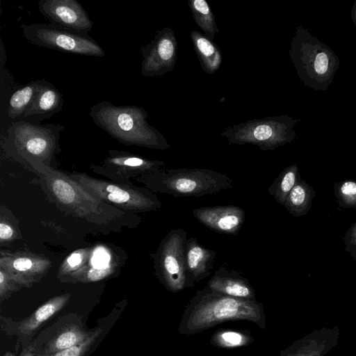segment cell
I'll return each instance as SVG.
<instances>
[{"instance_id": "1", "label": "cell", "mask_w": 356, "mask_h": 356, "mask_svg": "<svg viewBox=\"0 0 356 356\" xmlns=\"http://www.w3.org/2000/svg\"><path fill=\"white\" fill-rule=\"evenodd\" d=\"M229 321H247L266 328L264 307L257 299L234 298L205 286L186 306L178 332L191 336Z\"/></svg>"}, {"instance_id": "2", "label": "cell", "mask_w": 356, "mask_h": 356, "mask_svg": "<svg viewBox=\"0 0 356 356\" xmlns=\"http://www.w3.org/2000/svg\"><path fill=\"white\" fill-rule=\"evenodd\" d=\"M89 115L98 127L124 145L154 149L170 147L164 136L148 123V114L143 108L116 106L102 100L91 107Z\"/></svg>"}, {"instance_id": "3", "label": "cell", "mask_w": 356, "mask_h": 356, "mask_svg": "<svg viewBox=\"0 0 356 356\" xmlns=\"http://www.w3.org/2000/svg\"><path fill=\"white\" fill-rule=\"evenodd\" d=\"M142 181L154 192L176 197H200L232 188V179L226 175L203 168H159Z\"/></svg>"}, {"instance_id": "4", "label": "cell", "mask_w": 356, "mask_h": 356, "mask_svg": "<svg viewBox=\"0 0 356 356\" xmlns=\"http://www.w3.org/2000/svg\"><path fill=\"white\" fill-rule=\"evenodd\" d=\"M65 127L58 124H36L19 120L7 131L6 149L12 154L29 156L36 161H48L60 152V133Z\"/></svg>"}, {"instance_id": "5", "label": "cell", "mask_w": 356, "mask_h": 356, "mask_svg": "<svg viewBox=\"0 0 356 356\" xmlns=\"http://www.w3.org/2000/svg\"><path fill=\"white\" fill-rule=\"evenodd\" d=\"M22 34L31 44L73 54L103 57L105 51L88 33L51 23H32L21 26Z\"/></svg>"}, {"instance_id": "6", "label": "cell", "mask_w": 356, "mask_h": 356, "mask_svg": "<svg viewBox=\"0 0 356 356\" xmlns=\"http://www.w3.org/2000/svg\"><path fill=\"white\" fill-rule=\"evenodd\" d=\"M186 232L180 228L170 230L153 254L156 275L165 288L177 293L187 288L185 265Z\"/></svg>"}, {"instance_id": "7", "label": "cell", "mask_w": 356, "mask_h": 356, "mask_svg": "<svg viewBox=\"0 0 356 356\" xmlns=\"http://www.w3.org/2000/svg\"><path fill=\"white\" fill-rule=\"evenodd\" d=\"M284 129L280 118L266 117L227 127L220 135L227 139L229 144H250L260 150H273L287 140Z\"/></svg>"}, {"instance_id": "8", "label": "cell", "mask_w": 356, "mask_h": 356, "mask_svg": "<svg viewBox=\"0 0 356 356\" xmlns=\"http://www.w3.org/2000/svg\"><path fill=\"white\" fill-rule=\"evenodd\" d=\"M71 177L97 197L123 208L136 211H149L156 210L161 206L158 197L146 189L129 190L81 174L73 175Z\"/></svg>"}, {"instance_id": "9", "label": "cell", "mask_w": 356, "mask_h": 356, "mask_svg": "<svg viewBox=\"0 0 356 356\" xmlns=\"http://www.w3.org/2000/svg\"><path fill=\"white\" fill-rule=\"evenodd\" d=\"M143 55L141 74L154 77L171 72L176 64L177 41L170 27L157 31L152 40L140 47Z\"/></svg>"}, {"instance_id": "10", "label": "cell", "mask_w": 356, "mask_h": 356, "mask_svg": "<svg viewBox=\"0 0 356 356\" xmlns=\"http://www.w3.org/2000/svg\"><path fill=\"white\" fill-rule=\"evenodd\" d=\"M38 7L50 23L64 28L88 33L94 25L76 0H40Z\"/></svg>"}, {"instance_id": "11", "label": "cell", "mask_w": 356, "mask_h": 356, "mask_svg": "<svg viewBox=\"0 0 356 356\" xmlns=\"http://www.w3.org/2000/svg\"><path fill=\"white\" fill-rule=\"evenodd\" d=\"M193 216L212 231L236 235L245 220L243 208L236 205L204 207L192 211Z\"/></svg>"}, {"instance_id": "12", "label": "cell", "mask_w": 356, "mask_h": 356, "mask_svg": "<svg viewBox=\"0 0 356 356\" xmlns=\"http://www.w3.org/2000/svg\"><path fill=\"white\" fill-rule=\"evenodd\" d=\"M339 336L338 326L322 327L294 341L279 356H325L337 345Z\"/></svg>"}, {"instance_id": "13", "label": "cell", "mask_w": 356, "mask_h": 356, "mask_svg": "<svg viewBox=\"0 0 356 356\" xmlns=\"http://www.w3.org/2000/svg\"><path fill=\"white\" fill-rule=\"evenodd\" d=\"M216 252L202 246L197 238H187L185 245V265L187 288L209 277L213 268Z\"/></svg>"}, {"instance_id": "14", "label": "cell", "mask_w": 356, "mask_h": 356, "mask_svg": "<svg viewBox=\"0 0 356 356\" xmlns=\"http://www.w3.org/2000/svg\"><path fill=\"white\" fill-rule=\"evenodd\" d=\"M63 98L60 91L50 82L42 79L40 90L31 106L17 120L40 124L63 109Z\"/></svg>"}, {"instance_id": "15", "label": "cell", "mask_w": 356, "mask_h": 356, "mask_svg": "<svg viewBox=\"0 0 356 356\" xmlns=\"http://www.w3.org/2000/svg\"><path fill=\"white\" fill-rule=\"evenodd\" d=\"M207 287L234 298L254 300L256 293L249 281L239 272L222 265L209 279Z\"/></svg>"}, {"instance_id": "16", "label": "cell", "mask_w": 356, "mask_h": 356, "mask_svg": "<svg viewBox=\"0 0 356 356\" xmlns=\"http://www.w3.org/2000/svg\"><path fill=\"white\" fill-rule=\"evenodd\" d=\"M92 333L76 323H65L50 338L40 343H32L28 348L37 355L51 354L84 341Z\"/></svg>"}, {"instance_id": "17", "label": "cell", "mask_w": 356, "mask_h": 356, "mask_svg": "<svg viewBox=\"0 0 356 356\" xmlns=\"http://www.w3.org/2000/svg\"><path fill=\"white\" fill-rule=\"evenodd\" d=\"M105 164L111 168L131 170L145 176L165 165L162 161L149 160L128 152L110 150Z\"/></svg>"}, {"instance_id": "18", "label": "cell", "mask_w": 356, "mask_h": 356, "mask_svg": "<svg viewBox=\"0 0 356 356\" xmlns=\"http://www.w3.org/2000/svg\"><path fill=\"white\" fill-rule=\"evenodd\" d=\"M190 36L202 69L209 74L215 73L222 64L220 48L200 31L193 30Z\"/></svg>"}, {"instance_id": "19", "label": "cell", "mask_w": 356, "mask_h": 356, "mask_svg": "<svg viewBox=\"0 0 356 356\" xmlns=\"http://www.w3.org/2000/svg\"><path fill=\"white\" fill-rule=\"evenodd\" d=\"M69 298L70 295L65 294L48 300L21 322L18 330L24 335L33 334L42 324L62 309L67 303Z\"/></svg>"}, {"instance_id": "20", "label": "cell", "mask_w": 356, "mask_h": 356, "mask_svg": "<svg viewBox=\"0 0 356 356\" xmlns=\"http://www.w3.org/2000/svg\"><path fill=\"white\" fill-rule=\"evenodd\" d=\"M41 85L42 79L17 88L9 99L8 117L17 121L34 102Z\"/></svg>"}, {"instance_id": "21", "label": "cell", "mask_w": 356, "mask_h": 356, "mask_svg": "<svg viewBox=\"0 0 356 356\" xmlns=\"http://www.w3.org/2000/svg\"><path fill=\"white\" fill-rule=\"evenodd\" d=\"M315 196L313 187L301 179L287 195L284 207L293 216H303L310 210Z\"/></svg>"}, {"instance_id": "22", "label": "cell", "mask_w": 356, "mask_h": 356, "mask_svg": "<svg viewBox=\"0 0 356 356\" xmlns=\"http://www.w3.org/2000/svg\"><path fill=\"white\" fill-rule=\"evenodd\" d=\"M300 180L301 177L297 165H289L275 179L268 192L278 204L284 206L287 195Z\"/></svg>"}, {"instance_id": "23", "label": "cell", "mask_w": 356, "mask_h": 356, "mask_svg": "<svg viewBox=\"0 0 356 356\" xmlns=\"http://www.w3.org/2000/svg\"><path fill=\"white\" fill-rule=\"evenodd\" d=\"M188 3L195 23L203 31L204 35L213 42L219 29L209 5L205 0H188Z\"/></svg>"}, {"instance_id": "24", "label": "cell", "mask_w": 356, "mask_h": 356, "mask_svg": "<svg viewBox=\"0 0 356 356\" xmlns=\"http://www.w3.org/2000/svg\"><path fill=\"white\" fill-rule=\"evenodd\" d=\"M254 339L248 330H218L211 336L209 343L214 347L232 349L248 346Z\"/></svg>"}, {"instance_id": "25", "label": "cell", "mask_w": 356, "mask_h": 356, "mask_svg": "<svg viewBox=\"0 0 356 356\" xmlns=\"http://www.w3.org/2000/svg\"><path fill=\"white\" fill-rule=\"evenodd\" d=\"M333 190L336 201L341 208L356 209V180L345 179L335 182Z\"/></svg>"}, {"instance_id": "26", "label": "cell", "mask_w": 356, "mask_h": 356, "mask_svg": "<svg viewBox=\"0 0 356 356\" xmlns=\"http://www.w3.org/2000/svg\"><path fill=\"white\" fill-rule=\"evenodd\" d=\"M102 330L99 329L92 333V334L84 341L77 343L65 350L57 353L46 355H38V356H86L92 344L97 337L100 335Z\"/></svg>"}, {"instance_id": "27", "label": "cell", "mask_w": 356, "mask_h": 356, "mask_svg": "<svg viewBox=\"0 0 356 356\" xmlns=\"http://www.w3.org/2000/svg\"><path fill=\"white\" fill-rule=\"evenodd\" d=\"M35 263L34 261L29 257H19L15 258L12 262V268L17 273L18 275L17 278V283L22 284V276L24 275H30V273H33V270H38V268L34 267ZM17 275L15 277V280L16 281Z\"/></svg>"}, {"instance_id": "28", "label": "cell", "mask_w": 356, "mask_h": 356, "mask_svg": "<svg viewBox=\"0 0 356 356\" xmlns=\"http://www.w3.org/2000/svg\"><path fill=\"white\" fill-rule=\"evenodd\" d=\"M344 250L356 261V222L351 224L343 236Z\"/></svg>"}, {"instance_id": "29", "label": "cell", "mask_w": 356, "mask_h": 356, "mask_svg": "<svg viewBox=\"0 0 356 356\" xmlns=\"http://www.w3.org/2000/svg\"><path fill=\"white\" fill-rule=\"evenodd\" d=\"M91 261L94 269H108L110 254L104 248H97L93 254Z\"/></svg>"}, {"instance_id": "30", "label": "cell", "mask_w": 356, "mask_h": 356, "mask_svg": "<svg viewBox=\"0 0 356 356\" xmlns=\"http://www.w3.org/2000/svg\"><path fill=\"white\" fill-rule=\"evenodd\" d=\"M15 283H17L16 281L13 279V277L10 274H6L1 270L0 273V295L1 301L6 298V295H8L9 291H12L13 289H16L14 286Z\"/></svg>"}, {"instance_id": "31", "label": "cell", "mask_w": 356, "mask_h": 356, "mask_svg": "<svg viewBox=\"0 0 356 356\" xmlns=\"http://www.w3.org/2000/svg\"><path fill=\"white\" fill-rule=\"evenodd\" d=\"M328 67V58L325 53H319L314 62V69L318 74L325 73Z\"/></svg>"}, {"instance_id": "32", "label": "cell", "mask_w": 356, "mask_h": 356, "mask_svg": "<svg viewBox=\"0 0 356 356\" xmlns=\"http://www.w3.org/2000/svg\"><path fill=\"white\" fill-rule=\"evenodd\" d=\"M82 254L79 252H74L71 254L67 259V270L74 269L82 261Z\"/></svg>"}, {"instance_id": "33", "label": "cell", "mask_w": 356, "mask_h": 356, "mask_svg": "<svg viewBox=\"0 0 356 356\" xmlns=\"http://www.w3.org/2000/svg\"><path fill=\"white\" fill-rule=\"evenodd\" d=\"M13 230L6 223L1 222L0 224V238L1 241L8 240L13 236Z\"/></svg>"}, {"instance_id": "34", "label": "cell", "mask_w": 356, "mask_h": 356, "mask_svg": "<svg viewBox=\"0 0 356 356\" xmlns=\"http://www.w3.org/2000/svg\"><path fill=\"white\" fill-rule=\"evenodd\" d=\"M21 356H38L37 354L33 353L29 348H26L23 350Z\"/></svg>"}, {"instance_id": "35", "label": "cell", "mask_w": 356, "mask_h": 356, "mask_svg": "<svg viewBox=\"0 0 356 356\" xmlns=\"http://www.w3.org/2000/svg\"><path fill=\"white\" fill-rule=\"evenodd\" d=\"M3 356H16V355L11 352H7Z\"/></svg>"}]
</instances>
